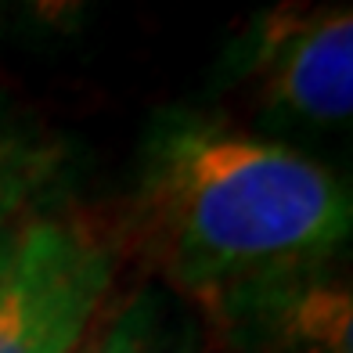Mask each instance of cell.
<instances>
[{
	"label": "cell",
	"instance_id": "obj_1",
	"mask_svg": "<svg viewBox=\"0 0 353 353\" xmlns=\"http://www.w3.org/2000/svg\"><path fill=\"white\" fill-rule=\"evenodd\" d=\"M353 199L325 163L205 108H163L137 152V176L116 220L166 292L199 303L234 281L350 242Z\"/></svg>",
	"mask_w": 353,
	"mask_h": 353
},
{
	"label": "cell",
	"instance_id": "obj_2",
	"mask_svg": "<svg viewBox=\"0 0 353 353\" xmlns=\"http://www.w3.org/2000/svg\"><path fill=\"white\" fill-rule=\"evenodd\" d=\"M216 76L245 98L256 134L270 141L343 134L353 112V14L292 4L260 11L228 43Z\"/></svg>",
	"mask_w": 353,
	"mask_h": 353
},
{
	"label": "cell",
	"instance_id": "obj_3",
	"mask_svg": "<svg viewBox=\"0 0 353 353\" xmlns=\"http://www.w3.org/2000/svg\"><path fill=\"white\" fill-rule=\"evenodd\" d=\"M119 263L108 223L79 213L29 220L0 274V353H79Z\"/></svg>",
	"mask_w": 353,
	"mask_h": 353
},
{
	"label": "cell",
	"instance_id": "obj_4",
	"mask_svg": "<svg viewBox=\"0 0 353 353\" xmlns=\"http://www.w3.org/2000/svg\"><path fill=\"white\" fill-rule=\"evenodd\" d=\"M191 307L228 353H353V288L339 256L234 281Z\"/></svg>",
	"mask_w": 353,
	"mask_h": 353
},
{
	"label": "cell",
	"instance_id": "obj_5",
	"mask_svg": "<svg viewBox=\"0 0 353 353\" xmlns=\"http://www.w3.org/2000/svg\"><path fill=\"white\" fill-rule=\"evenodd\" d=\"M72 170V152L51 123L0 90V223L51 213Z\"/></svg>",
	"mask_w": 353,
	"mask_h": 353
},
{
	"label": "cell",
	"instance_id": "obj_6",
	"mask_svg": "<svg viewBox=\"0 0 353 353\" xmlns=\"http://www.w3.org/2000/svg\"><path fill=\"white\" fill-rule=\"evenodd\" d=\"M79 353H216L191 303L144 281L98 314Z\"/></svg>",
	"mask_w": 353,
	"mask_h": 353
},
{
	"label": "cell",
	"instance_id": "obj_7",
	"mask_svg": "<svg viewBox=\"0 0 353 353\" xmlns=\"http://www.w3.org/2000/svg\"><path fill=\"white\" fill-rule=\"evenodd\" d=\"M22 228H26V223H0V274H4L8 260L14 256V245H19Z\"/></svg>",
	"mask_w": 353,
	"mask_h": 353
},
{
	"label": "cell",
	"instance_id": "obj_8",
	"mask_svg": "<svg viewBox=\"0 0 353 353\" xmlns=\"http://www.w3.org/2000/svg\"><path fill=\"white\" fill-rule=\"evenodd\" d=\"M14 19V14H8V8L0 4V40H4V33H8V22Z\"/></svg>",
	"mask_w": 353,
	"mask_h": 353
}]
</instances>
